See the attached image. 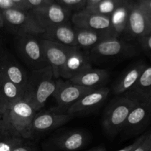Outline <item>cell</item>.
Masks as SVG:
<instances>
[{"label": "cell", "mask_w": 151, "mask_h": 151, "mask_svg": "<svg viewBox=\"0 0 151 151\" xmlns=\"http://www.w3.org/2000/svg\"><path fill=\"white\" fill-rule=\"evenodd\" d=\"M102 0H87L86 1V5L85 8L86 7H90L94 6L95 4H97V3H99L100 1H101Z\"/></svg>", "instance_id": "obj_37"}, {"label": "cell", "mask_w": 151, "mask_h": 151, "mask_svg": "<svg viewBox=\"0 0 151 151\" xmlns=\"http://www.w3.org/2000/svg\"><path fill=\"white\" fill-rule=\"evenodd\" d=\"M89 135L83 130H72L55 136L51 141L55 149L62 151H76L88 143Z\"/></svg>", "instance_id": "obj_17"}, {"label": "cell", "mask_w": 151, "mask_h": 151, "mask_svg": "<svg viewBox=\"0 0 151 151\" xmlns=\"http://www.w3.org/2000/svg\"><path fill=\"white\" fill-rule=\"evenodd\" d=\"M90 58L110 59L115 58H128L135 55L137 48L128 41H122L116 37H110L99 43L89 50Z\"/></svg>", "instance_id": "obj_6"}, {"label": "cell", "mask_w": 151, "mask_h": 151, "mask_svg": "<svg viewBox=\"0 0 151 151\" xmlns=\"http://www.w3.org/2000/svg\"><path fill=\"white\" fill-rule=\"evenodd\" d=\"M137 103L123 96H118L110 102L102 119V126L106 136L113 138L122 131L130 112Z\"/></svg>", "instance_id": "obj_3"}, {"label": "cell", "mask_w": 151, "mask_h": 151, "mask_svg": "<svg viewBox=\"0 0 151 151\" xmlns=\"http://www.w3.org/2000/svg\"><path fill=\"white\" fill-rule=\"evenodd\" d=\"M145 136H146V133L142 134L141 136H139V137L138 138H137V139L134 142L131 143V145H129L126 146V147H123V148L120 149V150H119L117 151H134L137 147H138L140 143L142 142V140L144 139L145 137Z\"/></svg>", "instance_id": "obj_32"}, {"label": "cell", "mask_w": 151, "mask_h": 151, "mask_svg": "<svg viewBox=\"0 0 151 151\" xmlns=\"http://www.w3.org/2000/svg\"><path fill=\"white\" fill-rule=\"evenodd\" d=\"M146 64L144 62H138L128 68L115 82L113 86V93L118 96H123L136 84L144 69Z\"/></svg>", "instance_id": "obj_20"}, {"label": "cell", "mask_w": 151, "mask_h": 151, "mask_svg": "<svg viewBox=\"0 0 151 151\" xmlns=\"http://www.w3.org/2000/svg\"><path fill=\"white\" fill-rule=\"evenodd\" d=\"M94 90L78 85L69 80H58L52 96L54 97L58 110L67 112L68 109L78 102L81 97Z\"/></svg>", "instance_id": "obj_7"}, {"label": "cell", "mask_w": 151, "mask_h": 151, "mask_svg": "<svg viewBox=\"0 0 151 151\" xmlns=\"http://www.w3.org/2000/svg\"><path fill=\"white\" fill-rule=\"evenodd\" d=\"M13 151H39L38 147L32 142V140L24 139L13 148Z\"/></svg>", "instance_id": "obj_28"}, {"label": "cell", "mask_w": 151, "mask_h": 151, "mask_svg": "<svg viewBox=\"0 0 151 151\" xmlns=\"http://www.w3.org/2000/svg\"><path fill=\"white\" fill-rule=\"evenodd\" d=\"M6 49L4 48V45H3L2 40H1V36H0V67H1V61H2V58L3 55H4V53L5 52Z\"/></svg>", "instance_id": "obj_36"}, {"label": "cell", "mask_w": 151, "mask_h": 151, "mask_svg": "<svg viewBox=\"0 0 151 151\" xmlns=\"http://www.w3.org/2000/svg\"><path fill=\"white\" fill-rule=\"evenodd\" d=\"M74 116L67 112L52 108L50 110L37 111L32 122V133L34 139L41 134L49 132L73 119Z\"/></svg>", "instance_id": "obj_8"}, {"label": "cell", "mask_w": 151, "mask_h": 151, "mask_svg": "<svg viewBox=\"0 0 151 151\" xmlns=\"http://www.w3.org/2000/svg\"><path fill=\"white\" fill-rule=\"evenodd\" d=\"M91 68L92 66L88 53L74 47L60 71V78L64 80H71L81 72Z\"/></svg>", "instance_id": "obj_16"}, {"label": "cell", "mask_w": 151, "mask_h": 151, "mask_svg": "<svg viewBox=\"0 0 151 151\" xmlns=\"http://www.w3.org/2000/svg\"><path fill=\"white\" fill-rule=\"evenodd\" d=\"M137 4L146 11H151V0H140L137 1Z\"/></svg>", "instance_id": "obj_35"}, {"label": "cell", "mask_w": 151, "mask_h": 151, "mask_svg": "<svg viewBox=\"0 0 151 151\" xmlns=\"http://www.w3.org/2000/svg\"><path fill=\"white\" fill-rule=\"evenodd\" d=\"M125 33L128 38L138 41L151 33V25L145 12L137 2H131Z\"/></svg>", "instance_id": "obj_14"}, {"label": "cell", "mask_w": 151, "mask_h": 151, "mask_svg": "<svg viewBox=\"0 0 151 151\" xmlns=\"http://www.w3.org/2000/svg\"><path fill=\"white\" fill-rule=\"evenodd\" d=\"M4 28V19H3L2 14H1V11L0 10V29Z\"/></svg>", "instance_id": "obj_39"}, {"label": "cell", "mask_w": 151, "mask_h": 151, "mask_svg": "<svg viewBox=\"0 0 151 151\" xmlns=\"http://www.w3.org/2000/svg\"><path fill=\"white\" fill-rule=\"evenodd\" d=\"M36 111L23 98L0 114V137H18L33 140L32 122Z\"/></svg>", "instance_id": "obj_1"}, {"label": "cell", "mask_w": 151, "mask_h": 151, "mask_svg": "<svg viewBox=\"0 0 151 151\" xmlns=\"http://www.w3.org/2000/svg\"><path fill=\"white\" fill-rule=\"evenodd\" d=\"M86 1L87 0H57L56 3L69 11L77 10L78 12L85 8Z\"/></svg>", "instance_id": "obj_26"}, {"label": "cell", "mask_w": 151, "mask_h": 151, "mask_svg": "<svg viewBox=\"0 0 151 151\" xmlns=\"http://www.w3.org/2000/svg\"><path fill=\"white\" fill-rule=\"evenodd\" d=\"M131 2V0H128L121 4L109 16L114 35L116 38H119L125 32Z\"/></svg>", "instance_id": "obj_24"}, {"label": "cell", "mask_w": 151, "mask_h": 151, "mask_svg": "<svg viewBox=\"0 0 151 151\" xmlns=\"http://www.w3.org/2000/svg\"><path fill=\"white\" fill-rule=\"evenodd\" d=\"M15 48L19 58L31 69L38 70L48 66L40 35H16Z\"/></svg>", "instance_id": "obj_4"}, {"label": "cell", "mask_w": 151, "mask_h": 151, "mask_svg": "<svg viewBox=\"0 0 151 151\" xmlns=\"http://www.w3.org/2000/svg\"><path fill=\"white\" fill-rule=\"evenodd\" d=\"M10 8H17L11 0H0V10H7Z\"/></svg>", "instance_id": "obj_34"}, {"label": "cell", "mask_w": 151, "mask_h": 151, "mask_svg": "<svg viewBox=\"0 0 151 151\" xmlns=\"http://www.w3.org/2000/svg\"><path fill=\"white\" fill-rule=\"evenodd\" d=\"M145 12V14L147 16V19H148L149 22H150V25H151V11H146V10H144Z\"/></svg>", "instance_id": "obj_40"}, {"label": "cell", "mask_w": 151, "mask_h": 151, "mask_svg": "<svg viewBox=\"0 0 151 151\" xmlns=\"http://www.w3.org/2000/svg\"><path fill=\"white\" fill-rule=\"evenodd\" d=\"M24 139L18 137H0V151H13Z\"/></svg>", "instance_id": "obj_27"}, {"label": "cell", "mask_w": 151, "mask_h": 151, "mask_svg": "<svg viewBox=\"0 0 151 151\" xmlns=\"http://www.w3.org/2000/svg\"><path fill=\"white\" fill-rule=\"evenodd\" d=\"M74 28L75 32L76 47L81 50H91L103 40L111 37L88 29L75 27H74Z\"/></svg>", "instance_id": "obj_23"}, {"label": "cell", "mask_w": 151, "mask_h": 151, "mask_svg": "<svg viewBox=\"0 0 151 151\" xmlns=\"http://www.w3.org/2000/svg\"><path fill=\"white\" fill-rule=\"evenodd\" d=\"M22 98L23 93L20 89L0 74V114Z\"/></svg>", "instance_id": "obj_22"}, {"label": "cell", "mask_w": 151, "mask_h": 151, "mask_svg": "<svg viewBox=\"0 0 151 151\" xmlns=\"http://www.w3.org/2000/svg\"><path fill=\"white\" fill-rule=\"evenodd\" d=\"M110 91V88L106 86L93 90L72 105L68 109L67 113L74 117L93 113L103 106L107 100Z\"/></svg>", "instance_id": "obj_11"}, {"label": "cell", "mask_w": 151, "mask_h": 151, "mask_svg": "<svg viewBox=\"0 0 151 151\" xmlns=\"http://www.w3.org/2000/svg\"><path fill=\"white\" fill-rule=\"evenodd\" d=\"M41 43L47 63L51 67L55 78L58 79L60 78V71L74 47H68L42 38Z\"/></svg>", "instance_id": "obj_13"}, {"label": "cell", "mask_w": 151, "mask_h": 151, "mask_svg": "<svg viewBox=\"0 0 151 151\" xmlns=\"http://www.w3.org/2000/svg\"><path fill=\"white\" fill-rule=\"evenodd\" d=\"M41 38L55 41L68 47H76L75 28L69 24H62L44 29Z\"/></svg>", "instance_id": "obj_21"}, {"label": "cell", "mask_w": 151, "mask_h": 151, "mask_svg": "<svg viewBox=\"0 0 151 151\" xmlns=\"http://www.w3.org/2000/svg\"><path fill=\"white\" fill-rule=\"evenodd\" d=\"M139 42L145 52L151 58V33L142 38Z\"/></svg>", "instance_id": "obj_30"}, {"label": "cell", "mask_w": 151, "mask_h": 151, "mask_svg": "<svg viewBox=\"0 0 151 151\" xmlns=\"http://www.w3.org/2000/svg\"><path fill=\"white\" fill-rule=\"evenodd\" d=\"M0 74L15 84L23 93L24 96L29 78V73L16 60V58L7 50H5L2 58Z\"/></svg>", "instance_id": "obj_12"}, {"label": "cell", "mask_w": 151, "mask_h": 151, "mask_svg": "<svg viewBox=\"0 0 151 151\" xmlns=\"http://www.w3.org/2000/svg\"><path fill=\"white\" fill-rule=\"evenodd\" d=\"M56 87V80L50 66L29 73L23 99L36 111H39L46 102L52 96Z\"/></svg>", "instance_id": "obj_2"}, {"label": "cell", "mask_w": 151, "mask_h": 151, "mask_svg": "<svg viewBox=\"0 0 151 151\" xmlns=\"http://www.w3.org/2000/svg\"><path fill=\"white\" fill-rule=\"evenodd\" d=\"M134 151H151V132L146 133L144 139Z\"/></svg>", "instance_id": "obj_29"}, {"label": "cell", "mask_w": 151, "mask_h": 151, "mask_svg": "<svg viewBox=\"0 0 151 151\" xmlns=\"http://www.w3.org/2000/svg\"><path fill=\"white\" fill-rule=\"evenodd\" d=\"M151 123V105L137 103L130 112L122 131L126 136H134L143 132Z\"/></svg>", "instance_id": "obj_15"}, {"label": "cell", "mask_w": 151, "mask_h": 151, "mask_svg": "<svg viewBox=\"0 0 151 151\" xmlns=\"http://www.w3.org/2000/svg\"><path fill=\"white\" fill-rule=\"evenodd\" d=\"M11 1L17 8L21 9V10H30L32 9L27 0H11Z\"/></svg>", "instance_id": "obj_33"}, {"label": "cell", "mask_w": 151, "mask_h": 151, "mask_svg": "<svg viewBox=\"0 0 151 151\" xmlns=\"http://www.w3.org/2000/svg\"><path fill=\"white\" fill-rule=\"evenodd\" d=\"M38 24L44 29L69 22L71 11L56 3L30 10Z\"/></svg>", "instance_id": "obj_9"}, {"label": "cell", "mask_w": 151, "mask_h": 151, "mask_svg": "<svg viewBox=\"0 0 151 151\" xmlns=\"http://www.w3.org/2000/svg\"><path fill=\"white\" fill-rule=\"evenodd\" d=\"M88 151H107L106 150V147H103V146H97V147H94V148L90 149Z\"/></svg>", "instance_id": "obj_38"}, {"label": "cell", "mask_w": 151, "mask_h": 151, "mask_svg": "<svg viewBox=\"0 0 151 151\" xmlns=\"http://www.w3.org/2000/svg\"><path fill=\"white\" fill-rule=\"evenodd\" d=\"M4 28L16 35H35L41 36L44 29L38 24L30 10H23L19 8L2 10Z\"/></svg>", "instance_id": "obj_5"}, {"label": "cell", "mask_w": 151, "mask_h": 151, "mask_svg": "<svg viewBox=\"0 0 151 151\" xmlns=\"http://www.w3.org/2000/svg\"><path fill=\"white\" fill-rule=\"evenodd\" d=\"M31 8H37L55 2V0H27ZM31 9V10H32Z\"/></svg>", "instance_id": "obj_31"}, {"label": "cell", "mask_w": 151, "mask_h": 151, "mask_svg": "<svg viewBox=\"0 0 151 151\" xmlns=\"http://www.w3.org/2000/svg\"><path fill=\"white\" fill-rule=\"evenodd\" d=\"M71 21L75 27L88 29L109 36L115 37L109 16L82 10L75 12L71 16Z\"/></svg>", "instance_id": "obj_10"}, {"label": "cell", "mask_w": 151, "mask_h": 151, "mask_svg": "<svg viewBox=\"0 0 151 151\" xmlns=\"http://www.w3.org/2000/svg\"><path fill=\"white\" fill-rule=\"evenodd\" d=\"M123 97L138 103L151 105V64L146 66L135 85Z\"/></svg>", "instance_id": "obj_18"}, {"label": "cell", "mask_w": 151, "mask_h": 151, "mask_svg": "<svg viewBox=\"0 0 151 151\" xmlns=\"http://www.w3.org/2000/svg\"><path fill=\"white\" fill-rule=\"evenodd\" d=\"M137 1H140V0H137Z\"/></svg>", "instance_id": "obj_41"}, {"label": "cell", "mask_w": 151, "mask_h": 151, "mask_svg": "<svg viewBox=\"0 0 151 151\" xmlns=\"http://www.w3.org/2000/svg\"><path fill=\"white\" fill-rule=\"evenodd\" d=\"M127 1L128 0H102L94 6L86 7L83 10L109 17L118 7Z\"/></svg>", "instance_id": "obj_25"}, {"label": "cell", "mask_w": 151, "mask_h": 151, "mask_svg": "<svg viewBox=\"0 0 151 151\" xmlns=\"http://www.w3.org/2000/svg\"><path fill=\"white\" fill-rule=\"evenodd\" d=\"M110 78V72L105 69H88L71 80L72 83L91 88L104 87Z\"/></svg>", "instance_id": "obj_19"}]
</instances>
